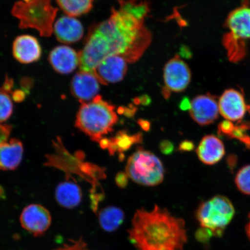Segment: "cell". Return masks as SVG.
<instances>
[{
	"mask_svg": "<svg viewBox=\"0 0 250 250\" xmlns=\"http://www.w3.org/2000/svg\"><path fill=\"white\" fill-rule=\"evenodd\" d=\"M120 7L112 9L108 20L90 28L79 52L80 69L94 74L108 56L120 55L127 62L142 57L151 42V33L145 25L147 3L137 0H118Z\"/></svg>",
	"mask_w": 250,
	"mask_h": 250,
	"instance_id": "1",
	"label": "cell"
},
{
	"mask_svg": "<svg viewBox=\"0 0 250 250\" xmlns=\"http://www.w3.org/2000/svg\"><path fill=\"white\" fill-rule=\"evenodd\" d=\"M129 237L138 250H183L187 242L185 221L158 205L136 211Z\"/></svg>",
	"mask_w": 250,
	"mask_h": 250,
	"instance_id": "2",
	"label": "cell"
},
{
	"mask_svg": "<svg viewBox=\"0 0 250 250\" xmlns=\"http://www.w3.org/2000/svg\"><path fill=\"white\" fill-rule=\"evenodd\" d=\"M115 106L104 101L101 96L92 101L83 103L78 110L76 126L90 137L99 142L106 134L114 130L118 118Z\"/></svg>",
	"mask_w": 250,
	"mask_h": 250,
	"instance_id": "3",
	"label": "cell"
},
{
	"mask_svg": "<svg viewBox=\"0 0 250 250\" xmlns=\"http://www.w3.org/2000/svg\"><path fill=\"white\" fill-rule=\"evenodd\" d=\"M58 11L52 0H19L12 7L11 14L19 20L20 29H34L41 36L49 37L54 33Z\"/></svg>",
	"mask_w": 250,
	"mask_h": 250,
	"instance_id": "4",
	"label": "cell"
},
{
	"mask_svg": "<svg viewBox=\"0 0 250 250\" xmlns=\"http://www.w3.org/2000/svg\"><path fill=\"white\" fill-rule=\"evenodd\" d=\"M235 213L234 206L226 196L217 195L202 203L196 212L201 229L197 232L200 241L211 236H221Z\"/></svg>",
	"mask_w": 250,
	"mask_h": 250,
	"instance_id": "5",
	"label": "cell"
},
{
	"mask_svg": "<svg viewBox=\"0 0 250 250\" xmlns=\"http://www.w3.org/2000/svg\"><path fill=\"white\" fill-rule=\"evenodd\" d=\"M225 27L227 33L223 43L229 61L236 62L245 57L246 41L250 40V5L246 1L228 15Z\"/></svg>",
	"mask_w": 250,
	"mask_h": 250,
	"instance_id": "6",
	"label": "cell"
},
{
	"mask_svg": "<svg viewBox=\"0 0 250 250\" xmlns=\"http://www.w3.org/2000/svg\"><path fill=\"white\" fill-rule=\"evenodd\" d=\"M126 173L131 179L140 185L154 187L164 181L165 169L157 156L139 148L128 159Z\"/></svg>",
	"mask_w": 250,
	"mask_h": 250,
	"instance_id": "7",
	"label": "cell"
},
{
	"mask_svg": "<svg viewBox=\"0 0 250 250\" xmlns=\"http://www.w3.org/2000/svg\"><path fill=\"white\" fill-rule=\"evenodd\" d=\"M164 78L162 94L165 98L168 99L171 92L179 93L186 89L191 80V73L188 65L177 55L165 65Z\"/></svg>",
	"mask_w": 250,
	"mask_h": 250,
	"instance_id": "8",
	"label": "cell"
},
{
	"mask_svg": "<svg viewBox=\"0 0 250 250\" xmlns=\"http://www.w3.org/2000/svg\"><path fill=\"white\" fill-rule=\"evenodd\" d=\"M21 227L34 236L43 235L51 227L52 217L48 209L39 204L24 208L20 215Z\"/></svg>",
	"mask_w": 250,
	"mask_h": 250,
	"instance_id": "9",
	"label": "cell"
},
{
	"mask_svg": "<svg viewBox=\"0 0 250 250\" xmlns=\"http://www.w3.org/2000/svg\"><path fill=\"white\" fill-rule=\"evenodd\" d=\"M218 106L220 114L230 122L242 120L250 109L243 93L234 89H227L223 93Z\"/></svg>",
	"mask_w": 250,
	"mask_h": 250,
	"instance_id": "10",
	"label": "cell"
},
{
	"mask_svg": "<svg viewBox=\"0 0 250 250\" xmlns=\"http://www.w3.org/2000/svg\"><path fill=\"white\" fill-rule=\"evenodd\" d=\"M189 112L193 120L201 126L210 125L217 120L220 113L218 102L208 93L196 96L191 101Z\"/></svg>",
	"mask_w": 250,
	"mask_h": 250,
	"instance_id": "11",
	"label": "cell"
},
{
	"mask_svg": "<svg viewBox=\"0 0 250 250\" xmlns=\"http://www.w3.org/2000/svg\"><path fill=\"white\" fill-rule=\"evenodd\" d=\"M127 70V62L123 56L112 55L105 58L96 68L94 74L103 85L123 80Z\"/></svg>",
	"mask_w": 250,
	"mask_h": 250,
	"instance_id": "12",
	"label": "cell"
},
{
	"mask_svg": "<svg viewBox=\"0 0 250 250\" xmlns=\"http://www.w3.org/2000/svg\"><path fill=\"white\" fill-rule=\"evenodd\" d=\"M100 83L93 73L80 71L71 80V92L81 104L89 103L98 96Z\"/></svg>",
	"mask_w": 250,
	"mask_h": 250,
	"instance_id": "13",
	"label": "cell"
},
{
	"mask_svg": "<svg viewBox=\"0 0 250 250\" xmlns=\"http://www.w3.org/2000/svg\"><path fill=\"white\" fill-rule=\"evenodd\" d=\"M14 58L21 64H30L39 61L42 57V48L39 40L30 35L17 37L12 45Z\"/></svg>",
	"mask_w": 250,
	"mask_h": 250,
	"instance_id": "14",
	"label": "cell"
},
{
	"mask_svg": "<svg viewBox=\"0 0 250 250\" xmlns=\"http://www.w3.org/2000/svg\"><path fill=\"white\" fill-rule=\"evenodd\" d=\"M48 60L58 73L70 74L80 65L79 52L68 46H56L50 52Z\"/></svg>",
	"mask_w": 250,
	"mask_h": 250,
	"instance_id": "15",
	"label": "cell"
},
{
	"mask_svg": "<svg viewBox=\"0 0 250 250\" xmlns=\"http://www.w3.org/2000/svg\"><path fill=\"white\" fill-rule=\"evenodd\" d=\"M54 32L59 42L70 44L82 39L84 29L82 23L76 18L63 16L54 24Z\"/></svg>",
	"mask_w": 250,
	"mask_h": 250,
	"instance_id": "16",
	"label": "cell"
},
{
	"mask_svg": "<svg viewBox=\"0 0 250 250\" xmlns=\"http://www.w3.org/2000/svg\"><path fill=\"white\" fill-rule=\"evenodd\" d=\"M199 160L203 164L213 165L220 162L226 154L224 143L214 135L203 137L196 149Z\"/></svg>",
	"mask_w": 250,
	"mask_h": 250,
	"instance_id": "17",
	"label": "cell"
},
{
	"mask_svg": "<svg viewBox=\"0 0 250 250\" xmlns=\"http://www.w3.org/2000/svg\"><path fill=\"white\" fill-rule=\"evenodd\" d=\"M23 146L20 140L11 139L0 145V169L14 170L22 160Z\"/></svg>",
	"mask_w": 250,
	"mask_h": 250,
	"instance_id": "18",
	"label": "cell"
},
{
	"mask_svg": "<svg viewBox=\"0 0 250 250\" xmlns=\"http://www.w3.org/2000/svg\"><path fill=\"white\" fill-rule=\"evenodd\" d=\"M55 197L56 201L62 207L74 208L80 204L83 193L80 186L74 181L67 179L56 188Z\"/></svg>",
	"mask_w": 250,
	"mask_h": 250,
	"instance_id": "19",
	"label": "cell"
},
{
	"mask_svg": "<svg viewBox=\"0 0 250 250\" xmlns=\"http://www.w3.org/2000/svg\"><path fill=\"white\" fill-rule=\"evenodd\" d=\"M143 140V134L141 132L131 135L126 130L119 131L115 136L109 139L108 152L112 156L117 152L119 154H122L129 150L134 144L142 143Z\"/></svg>",
	"mask_w": 250,
	"mask_h": 250,
	"instance_id": "20",
	"label": "cell"
},
{
	"mask_svg": "<svg viewBox=\"0 0 250 250\" xmlns=\"http://www.w3.org/2000/svg\"><path fill=\"white\" fill-rule=\"evenodd\" d=\"M100 226L106 232L116 230L123 223L125 213L122 209L115 206L103 208L98 215Z\"/></svg>",
	"mask_w": 250,
	"mask_h": 250,
	"instance_id": "21",
	"label": "cell"
},
{
	"mask_svg": "<svg viewBox=\"0 0 250 250\" xmlns=\"http://www.w3.org/2000/svg\"><path fill=\"white\" fill-rule=\"evenodd\" d=\"M94 0H56L59 7L69 17H80L88 13L93 8Z\"/></svg>",
	"mask_w": 250,
	"mask_h": 250,
	"instance_id": "22",
	"label": "cell"
},
{
	"mask_svg": "<svg viewBox=\"0 0 250 250\" xmlns=\"http://www.w3.org/2000/svg\"><path fill=\"white\" fill-rule=\"evenodd\" d=\"M14 105L10 95L7 91L0 88V124L4 123L11 116Z\"/></svg>",
	"mask_w": 250,
	"mask_h": 250,
	"instance_id": "23",
	"label": "cell"
},
{
	"mask_svg": "<svg viewBox=\"0 0 250 250\" xmlns=\"http://www.w3.org/2000/svg\"><path fill=\"white\" fill-rule=\"evenodd\" d=\"M235 183L240 192L250 195V165L244 167L237 172Z\"/></svg>",
	"mask_w": 250,
	"mask_h": 250,
	"instance_id": "24",
	"label": "cell"
},
{
	"mask_svg": "<svg viewBox=\"0 0 250 250\" xmlns=\"http://www.w3.org/2000/svg\"><path fill=\"white\" fill-rule=\"evenodd\" d=\"M54 250H90L85 240L82 237L80 239L70 240L67 243L58 247Z\"/></svg>",
	"mask_w": 250,
	"mask_h": 250,
	"instance_id": "25",
	"label": "cell"
},
{
	"mask_svg": "<svg viewBox=\"0 0 250 250\" xmlns=\"http://www.w3.org/2000/svg\"><path fill=\"white\" fill-rule=\"evenodd\" d=\"M129 182V176L124 171L118 172L115 177V183L121 188H125Z\"/></svg>",
	"mask_w": 250,
	"mask_h": 250,
	"instance_id": "26",
	"label": "cell"
},
{
	"mask_svg": "<svg viewBox=\"0 0 250 250\" xmlns=\"http://www.w3.org/2000/svg\"><path fill=\"white\" fill-rule=\"evenodd\" d=\"M159 149H160L162 154L168 155L173 153L174 146L173 144L170 141L165 140L162 141L161 143L159 144Z\"/></svg>",
	"mask_w": 250,
	"mask_h": 250,
	"instance_id": "27",
	"label": "cell"
},
{
	"mask_svg": "<svg viewBox=\"0 0 250 250\" xmlns=\"http://www.w3.org/2000/svg\"><path fill=\"white\" fill-rule=\"evenodd\" d=\"M12 127L8 125L0 124V145L8 140Z\"/></svg>",
	"mask_w": 250,
	"mask_h": 250,
	"instance_id": "28",
	"label": "cell"
},
{
	"mask_svg": "<svg viewBox=\"0 0 250 250\" xmlns=\"http://www.w3.org/2000/svg\"><path fill=\"white\" fill-rule=\"evenodd\" d=\"M195 149V145L192 141L184 140L180 144L178 150L180 152H190Z\"/></svg>",
	"mask_w": 250,
	"mask_h": 250,
	"instance_id": "29",
	"label": "cell"
},
{
	"mask_svg": "<svg viewBox=\"0 0 250 250\" xmlns=\"http://www.w3.org/2000/svg\"><path fill=\"white\" fill-rule=\"evenodd\" d=\"M137 123H138L141 128H142L143 130L146 131V132H148L150 129H151V124L148 120H144V119H139V120L137 121Z\"/></svg>",
	"mask_w": 250,
	"mask_h": 250,
	"instance_id": "30",
	"label": "cell"
},
{
	"mask_svg": "<svg viewBox=\"0 0 250 250\" xmlns=\"http://www.w3.org/2000/svg\"><path fill=\"white\" fill-rule=\"evenodd\" d=\"M123 115L127 118H133L137 111V108L135 107H123Z\"/></svg>",
	"mask_w": 250,
	"mask_h": 250,
	"instance_id": "31",
	"label": "cell"
},
{
	"mask_svg": "<svg viewBox=\"0 0 250 250\" xmlns=\"http://www.w3.org/2000/svg\"><path fill=\"white\" fill-rule=\"evenodd\" d=\"M12 98L17 102L23 101L25 98V94L23 90H17L12 94Z\"/></svg>",
	"mask_w": 250,
	"mask_h": 250,
	"instance_id": "32",
	"label": "cell"
},
{
	"mask_svg": "<svg viewBox=\"0 0 250 250\" xmlns=\"http://www.w3.org/2000/svg\"><path fill=\"white\" fill-rule=\"evenodd\" d=\"M190 104L191 102L189 101V100L188 98H184L181 101L180 104V108L183 111L190 110Z\"/></svg>",
	"mask_w": 250,
	"mask_h": 250,
	"instance_id": "33",
	"label": "cell"
},
{
	"mask_svg": "<svg viewBox=\"0 0 250 250\" xmlns=\"http://www.w3.org/2000/svg\"><path fill=\"white\" fill-rule=\"evenodd\" d=\"M99 144L102 149H108L109 145V139L104 137V138L100 141Z\"/></svg>",
	"mask_w": 250,
	"mask_h": 250,
	"instance_id": "34",
	"label": "cell"
},
{
	"mask_svg": "<svg viewBox=\"0 0 250 250\" xmlns=\"http://www.w3.org/2000/svg\"><path fill=\"white\" fill-rule=\"evenodd\" d=\"M140 103H142L143 105H147L149 104L150 101L148 97H143Z\"/></svg>",
	"mask_w": 250,
	"mask_h": 250,
	"instance_id": "35",
	"label": "cell"
},
{
	"mask_svg": "<svg viewBox=\"0 0 250 250\" xmlns=\"http://www.w3.org/2000/svg\"><path fill=\"white\" fill-rule=\"evenodd\" d=\"M246 232L250 240V214L249 215V222L246 226Z\"/></svg>",
	"mask_w": 250,
	"mask_h": 250,
	"instance_id": "36",
	"label": "cell"
}]
</instances>
